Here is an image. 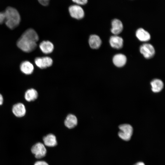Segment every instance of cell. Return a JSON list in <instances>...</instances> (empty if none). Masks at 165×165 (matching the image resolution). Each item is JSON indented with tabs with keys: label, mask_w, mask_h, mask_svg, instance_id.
I'll list each match as a JSON object with an SVG mask.
<instances>
[{
	"label": "cell",
	"mask_w": 165,
	"mask_h": 165,
	"mask_svg": "<svg viewBox=\"0 0 165 165\" xmlns=\"http://www.w3.org/2000/svg\"><path fill=\"white\" fill-rule=\"evenodd\" d=\"M68 10L71 16L76 19H82L84 16V12L82 8L79 5H74L70 6Z\"/></svg>",
	"instance_id": "cell-5"
},
{
	"label": "cell",
	"mask_w": 165,
	"mask_h": 165,
	"mask_svg": "<svg viewBox=\"0 0 165 165\" xmlns=\"http://www.w3.org/2000/svg\"><path fill=\"white\" fill-rule=\"evenodd\" d=\"M6 19L4 12H0V24H2L5 22Z\"/></svg>",
	"instance_id": "cell-21"
},
{
	"label": "cell",
	"mask_w": 165,
	"mask_h": 165,
	"mask_svg": "<svg viewBox=\"0 0 165 165\" xmlns=\"http://www.w3.org/2000/svg\"><path fill=\"white\" fill-rule=\"evenodd\" d=\"M136 36L141 41L146 42L149 40L151 38L149 33L143 28L138 29L136 32Z\"/></svg>",
	"instance_id": "cell-16"
},
{
	"label": "cell",
	"mask_w": 165,
	"mask_h": 165,
	"mask_svg": "<svg viewBox=\"0 0 165 165\" xmlns=\"http://www.w3.org/2000/svg\"><path fill=\"white\" fill-rule=\"evenodd\" d=\"M141 53L147 59L152 58L155 54V50L153 46L149 43L142 44L140 48Z\"/></svg>",
	"instance_id": "cell-6"
},
{
	"label": "cell",
	"mask_w": 165,
	"mask_h": 165,
	"mask_svg": "<svg viewBox=\"0 0 165 165\" xmlns=\"http://www.w3.org/2000/svg\"><path fill=\"white\" fill-rule=\"evenodd\" d=\"M109 43L112 47L118 49H120L123 47V40L121 37L115 35L110 37Z\"/></svg>",
	"instance_id": "cell-12"
},
{
	"label": "cell",
	"mask_w": 165,
	"mask_h": 165,
	"mask_svg": "<svg viewBox=\"0 0 165 165\" xmlns=\"http://www.w3.org/2000/svg\"><path fill=\"white\" fill-rule=\"evenodd\" d=\"M72 1L78 5H84L88 2L87 0H72Z\"/></svg>",
	"instance_id": "cell-20"
},
{
	"label": "cell",
	"mask_w": 165,
	"mask_h": 165,
	"mask_svg": "<svg viewBox=\"0 0 165 165\" xmlns=\"http://www.w3.org/2000/svg\"><path fill=\"white\" fill-rule=\"evenodd\" d=\"M118 132L119 137L123 140L128 141L131 138L133 133V128L131 125L128 124L120 125L119 126Z\"/></svg>",
	"instance_id": "cell-3"
},
{
	"label": "cell",
	"mask_w": 165,
	"mask_h": 165,
	"mask_svg": "<svg viewBox=\"0 0 165 165\" xmlns=\"http://www.w3.org/2000/svg\"><path fill=\"white\" fill-rule=\"evenodd\" d=\"M36 65L41 69L46 68L51 66L53 64L52 59L49 57H38L35 60Z\"/></svg>",
	"instance_id": "cell-7"
},
{
	"label": "cell",
	"mask_w": 165,
	"mask_h": 165,
	"mask_svg": "<svg viewBox=\"0 0 165 165\" xmlns=\"http://www.w3.org/2000/svg\"><path fill=\"white\" fill-rule=\"evenodd\" d=\"M134 165H145L143 162H139L136 163Z\"/></svg>",
	"instance_id": "cell-25"
},
{
	"label": "cell",
	"mask_w": 165,
	"mask_h": 165,
	"mask_svg": "<svg viewBox=\"0 0 165 165\" xmlns=\"http://www.w3.org/2000/svg\"><path fill=\"white\" fill-rule=\"evenodd\" d=\"M38 93L33 88L28 89L24 94V98L27 101L30 102L35 100L38 97Z\"/></svg>",
	"instance_id": "cell-18"
},
{
	"label": "cell",
	"mask_w": 165,
	"mask_h": 165,
	"mask_svg": "<svg viewBox=\"0 0 165 165\" xmlns=\"http://www.w3.org/2000/svg\"><path fill=\"white\" fill-rule=\"evenodd\" d=\"M39 48L42 52L45 54L52 53L54 49L53 44L49 41H43L39 45Z\"/></svg>",
	"instance_id": "cell-11"
},
{
	"label": "cell",
	"mask_w": 165,
	"mask_h": 165,
	"mask_svg": "<svg viewBox=\"0 0 165 165\" xmlns=\"http://www.w3.org/2000/svg\"><path fill=\"white\" fill-rule=\"evenodd\" d=\"M39 2L43 6H47L49 3L50 0H38Z\"/></svg>",
	"instance_id": "cell-22"
},
{
	"label": "cell",
	"mask_w": 165,
	"mask_h": 165,
	"mask_svg": "<svg viewBox=\"0 0 165 165\" xmlns=\"http://www.w3.org/2000/svg\"><path fill=\"white\" fill-rule=\"evenodd\" d=\"M111 32L115 35L120 34L123 31V26L121 21L119 19H115L112 21Z\"/></svg>",
	"instance_id": "cell-9"
},
{
	"label": "cell",
	"mask_w": 165,
	"mask_h": 165,
	"mask_svg": "<svg viewBox=\"0 0 165 165\" xmlns=\"http://www.w3.org/2000/svg\"><path fill=\"white\" fill-rule=\"evenodd\" d=\"M150 84L152 87V90L154 93L160 92L163 89V83L161 80L155 79L151 81Z\"/></svg>",
	"instance_id": "cell-19"
},
{
	"label": "cell",
	"mask_w": 165,
	"mask_h": 165,
	"mask_svg": "<svg viewBox=\"0 0 165 165\" xmlns=\"http://www.w3.org/2000/svg\"><path fill=\"white\" fill-rule=\"evenodd\" d=\"M39 37L35 31L32 28L26 30L18 40L16 45L18 47L23 51L30 53L36 48V42Z\"/></svg>",
	"instance_id": "cell-1"
},
{
	"label": "cell",
	"mask_w": 165,
	"mask_h": 165,
	"mask_svg": "<svg viewBox=\"0 0 165 165\" xmlns=\"http://www.w3.org/2000/svg\"><path fill=\"white\" fill-rule=\"evenodd\" d=\"M6 19L5 23L9 28L13 29L19 25L20 21V15L15 8L8 7L4 12Z\"/></svg>",
	"instance_id": "cell-2"
},
{
	"label": "cell",
	"mask_w": 165,
	"mask_h": 165,
	"mask_svg": "<svg viewBox=\"0 0 165 165\" xmlns=\"http://www.w3.org/2000/svg\"><path fill=\"white\" fill-rule=\"evenodd\" d=\"M127 60L126 56L121 53L115 55L112 59L113 64L118 67H121L124 65L126 63Z\"/></svg>",
	"instance_id": "cell-13"
},
{
	"label": "cell",
	"mask_w": 165,
	"mask_h": 165,
	"mask_svg": "<svg viewBox=\"0 0 165 165\" xmlns=\"http://www.w3.org/2000/svg\"><path fill=\"white\" fill-rule=\"evenodd\" d=\"M44 144L49 147H53L57 145L56 138L54 134H50L44 136L43 139Z\"/></svg>",
	"instance_id": "cell-14"
},
{
	"label": "cell",
	"mask_w": 165,
	"mask_h": 165,
	"mask_svg": "<svg viewBox=\"0 0 165 165\" xmlns=\"http://www.w3.org/2000/svg\"><path fill=\"white\" fill-rule=\"evenodd\" d=\"M34 165H49L46 161H38L36 162Z\"/></svg>",
	"instance_id": "cell-23"
},
{
	"label": "cell",
	"mask_w": 165,
	"mask_h": 165,
	"mask_svg": "<svg viewBox=\"0 0 165 165\" xmlns=\"http://www.w3.org/2000/svg\"><path fill=\"white\" fill-rule=\"evenodd\" d=\"M13 114L18 117L24 116L26 113V108L24 105L21 103H18L14 105L12 108Z\"/></svg>",
	"instance_id": "cell-8"
},
{
	"label": "cell",
	"mask_w": 165,
	"mask_h": 165,
	"mask_svg": "<svg viewBox=\"0 0 165 165\" xmlns=\"http://www.w3.org/2000/svg\"><path fill=\"white\" fill-rule=\"evenodd\" d=\"M20 69L24 74L29 75L32 74L34 71L33 65L28 61H24L22 62L20 65Z\"/></svg>",
	"instance_id": "cell-10"
},
{
	"label": "cell",
	"mask_w": 165,
	"mask_h": 165,
	"mask_svg": "<svg viewBox=\"0 0 165 165\" xmlns=\"http://www.w3.org/2000/svg\"><path fill=\"white\" fill-rule=\"evenodd\" d=\"M89 43L90 47L94 49L99 48L101 44V40L99 36L96 35H91L89 38Z\"/></svg>",
	"instance_id": "cell-15"
},
{
	"label": "cell",
	"mask_w": 165,
	"mask_h": 165,
	"mask_svg": "<svg viewBox=\"0 0 165 165\" xmlns=\"http://www.w3.org/2000/svg\"><path fill=\"white\" fill-rule=\"evenodd\" d=\"M78 123L77 119L74 115L70 114L67 116L64 121V124L68 128L72 129L75 127Z\"/></svg>",
	"instance_id": "cell-17"
},
{
	"label": "cell",
	"mask_w": 165,
	"mask_h": 165,
	"mask_svg": "<svg viewBox=\"0 0 165 165\" xmlns=\"http://www.w3.org/2000/svg\"><path fill=\"white\" fill-rule=\"evenodd\" d=\"M31 150L35 158L38 159L44 157L47 152L45 145L41 142H38L34 145L31 147Z\"/></svg>",
	"instance_id": "cell-4"
},
{
	"label": "cell",
	"mask_w": 165,
	"mask_h": 165,
	"mask_svg": "<svg viewBox=\"0 0 165 165\" xmlns=\"http://www.w3.org/2000/svg\"><path fill=\"white\" fill-rule=\"evenodd\" d=\"M3 102V98L2 95L0 94V105H2Z\"/></svg>",
	"instance_id": "cell-24"
}]
</instances>
